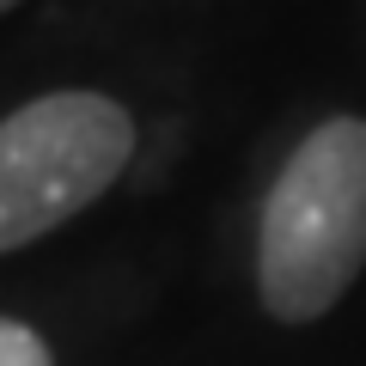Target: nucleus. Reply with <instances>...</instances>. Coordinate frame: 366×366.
I'll return each mask as SVG.
<instances>
[{"label":"nucleus","mask_w":366,"mask_h":366,"mask_svg":"<svg viewBox=\"0 0 366 366\" xmlns=\"http://www.w3.org/2000/svg\"><path fill=\"white\" fill-rule=\"evenodd\" d=\"M366 269V122L330 117L281 165L257 232V293L281 324L324 317Z\"/></svg>","instance_id":"obj_1"},{"label":"nucleus","mask_w":366,"mask_h":366,"mask_svg":"<svg viewBox=\"0 0 366 366\" xmlns=\"http://www.w3.org/2000/svg\"><path fill=\"white\" fill-rule=\"evenodd\" d=\"M134 122L104 92H43L0 122V250L55 232L129 171Z\"/></svg>","instance_id":"obj_2"},{"label":"nucleus","mask_w":366,"mask_h":366,"mask_svg":"<svg viewBox=\"0 0 366 366\" xmlns=\"http://www.w3.org/2000/svg\"><path fill=\"white\" fill-rule=\"evenodd\" d=\"M0 366H55V360H49V342H43L31 324L0 317Z\"/></svg>","instance_id":"obj_3"},{"label":"nucleus","mask_w":366,"mask_h":366,"mask_svg":"<svg viewBox=\"0 0 366 366\" xmlns=\"http://www.w3.org/2000/svg\"><path fill=\"white\" fill-rule=\"evenodd\" d=\"M13 6H19V0H0V13H13Z\"/></svg>","instance_id":"obj_4"}]
</instances>
